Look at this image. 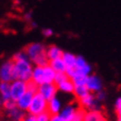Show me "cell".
Instances as JSON below:
<instances>
[{
    "mask_svg": "<svg viewBox=\"0 0 121 121\" xmlns=\"http://www.w3.org/2000/svg\"><path fill=\"white\" fill-rule=\"evenodd\" d=\"M12 63H13L15 80H22L26 81V82L31 80L33 63L27 57L26 52L25 51L17 52L13 56V58H12Z\"/></svg>",
    "mask_w": 121,
    "mask_h": 121,
    "instance_id": "1",
    "label": "cell"
},
{
    "mask_svg": "<svg viewBox=\"0 0 121 121\" xmlns=\"http://www.w3.org/2000/svg\"><path fill=\"white\" fill-rule=\"evenodd\" d=\"M27 57L37 67H44L49 65V59L47 57V48L42 43L35 42L27 46L25 49Z\"/></svg>",
    "mask_w": 121,
    "mask_h": 121,
    "instance_id": "2",
    "label": "cell"
},
{
    "mask_svg": "<svg viewBox=\"0 0 121 121\" xmlns=\"http://www.w3.org/2000/svg\"><path fill=\"white\" fill-rule=\"evenodd\" d=\"M66 73L70 79L76 74H81V76H84V77H88V76L91 74V66L86 61V59L83 57L77 56V61H76L74 68L67 69Z\"/></svg>",
    "mask_w": 121,
    "mask_h": 121,
    "instance_id": "3",
    "label": "cell"
},
{
    "mask_svg": "<svg viewBox=\"0 0 121 121\" xmlns=\"http://www.w3.org/2000/svg\"><path fill=\"white\" fill-rule=\"evenodd\" d=\"M47 110H48V101L46 99H43L39 93H36L33 95L27 112L31 114V116L36 117V116L42 113V112H46Z\"/></svg>",
    "mask_w": 121,
    "mask_h": 121,
    "instance_id": "4",
    "label": "cell"
},
{
    "mask_svg": "<svg viewBox=\"0 0 121 121\" xmlns=\"http://www.w3.org/2000/svg\"><path fill=\"white\" fill-rule=\"evenodd\" d=\"M15 80L13 74V63L12 60L4 61L0 66V82H8L10 83Z\"/></svg>",
    "mask_w": 121,
    "mask_h": 121,
    "instance_id": "5",
    "label": "cell"
},
{
    "mask_svg": "<svg viewBox=\"0 0 121 121\" xmlns=\"http://www.w3.org/2000/svg\"><path fill=\"white\" fill-rule=\"evenodd\" d=\"M27 92V82L22 80H13L10 82V93L11 99L17 101V100L25 95Z\"/></svg>",
    "mask_w": 121,
    "mask_h": 121,
    "instance_id": "6",
    "label": "cell"
},
{
    "mask_svg": "<svg viewBox=\"0 0 121 121\" xmlns=\"http://www.w3.org/2000/svg\"><path fill=\"white\" fill-rule=\"evenodd\" d=\"M57 92H58V88L55 83H43L38 87V93L47 101L57 97Z\"/></svg>",
    "mask_w": 121,
    "mask_h": 121,
    "instance_id": "7",
    "label": "cell"
},
{
    "mask_svg": "<svg viewBox=\"0 0 121 121\" xmlns=\"http://www.w3.org/2000/svg\"><path fill=\"white\" fill-rule=\"evenodd\" d=\"M79 103L81 106V109L88 111V110H100V102L97 100L95 95L93 93H89L84 98L79 100Z\"/></svg>",
    "mask_w": 121,
    "mask_h": 121,
    "instance_id": "8",
    "label": "cell"
},
{
    "mask_svg": "<svg viewBox=\"0 0 121 121\" xmlns=\"http://www.w3.org/2000/svg\"><path fill=\"white\" fill-rule=\"evenodd\" d=\"M86 87L88 88L90 93H98V92L102 91L103 83L101 81V79L97 74H90V76L87 77Z\"/></svg>",
    "mask_w": 121,
    "mask_h": 121,
    "instance_id": "9",
    "label": "cell"
},
{
    "mask_svg": "<svg viewBox=\"0 0 121 121\" xmlns=\"http://www.w3.org/2000/svg\"><path fill=\"white\" fill-rule=\"evenodd\" d=\"M78 110H79V107H77L76 104H67V106L62 107L59 116L61 117L63 121H71Z\"/></svg>",
    "mask_w": 121,
    "mask_h": 121,
    "instance_id": "10",
    "label": "cell"
},
{
    "mask_svg": "<svg viewBox=\"0 0 121 121\" xmlns=\"http://www.w3.org/2000/svg\"><path fill=\"white\" fill-rule=\"evenodd\" d=\"M33 95H33L32 92L27 91L25 95H22L21 97L16 101L17 107H18L19 109H21V110L27 112V110H28V108H29V106H30V103H31V100H32Z\"/></svg>",
    "mask_w": 121,
    "mask_h": 121,
    "instance_id": "11",
    "label": "cell"
},
{
    "mask_svg": "<svg viewBox=\"0 0 121 121\" xmlns=\"http://www.w3.org/2000/svg\"><path fill=\"white\" fill-rule=\"evenodd\" d=\"M62 109V102L61 100L59 99L58 97H55L52 98L51 100L48 101V112L51 114V116H55V114H59L60 111Z\"/></svg>",
    "mask_w": 121,
    "mask_h": 121,
    "instance_id": "12",
    "label": "cell"
},
{
    "mask_svg": "<svg viewBox=\"0 0 121 121\" xmlns=\"http://www.w3.org/2000/svg\"><path fill=\"white\" fill-rule=\"evenodd\" d=\"M83 121H107L101 110H84Z\"/></svg>",
    "mask_w": 121,
    "mask_h": 121,
    "instance_id": "13",
    "label": "cell"
},
{
    "mask_svg": "<svg viewBox=\"0 0 121 121\" xmlns=\"http://www.w3.org/2000/svg\"><path fill=\"white\" fill-rule=\"evenodd\" d=\"M31 81L35 82L37 86H41L44 83L43 81V67H37L35 66L31 74Z\"/></svg>",
    "mask_w": 121,
    "mask_h": 121,
    "instance_id": "14",
    "label": "cell"
},
{
    "mask_svg": "<svg viewBox=\"0 0 121 121\" xmlns=\"http://www.w3.org/2000/svg\"><path fill=\"white\" fill-rule=\"evenodd\" d=\"M49 66L51 67L52 70L55 71L56 73H66V71H67V67L65 65V62H63L62 58L49 61Z\"/></svg>",
    "mask_w": 121,
    "mask_h": 121,
    "instance_id": "15",
    "label": "cell"
},
{
    "mask_svg": "<svg viewBox=\"0 0 121 121\" xmlns=\"http://www.w3.org/2000/svg\"><path fill=\"white\" fill-rule=\"evenodd\" d=\"M63 51L57 46H50L49 48H47V57L49 59V61L56 60V59L62 58Z\"/></svg>",
    "mask_w": 121,
    "mask_h": 121,
    "instance_id": "16",
    "label": "cell"
},
{
    "mask_svg": "<svg viewBox=\"0 0 121 121\" xmlns=\"http://www.w3.org/2000/svg\"><path fill=\"white\" fill-rule=\"evenodd\" d=\"M8 117L10 119V121H21L23 118L26 117V111L19 109L18 107L13 108L12 110L8 111Z\"/></svg>",
    "mask_w": 121,
    "mask_h": 121,
    "instance_id": "17",
    "label": "cell"
},
{
    "mask_svg": "<svg viewBox=\"0 0 121 121\" xmlns=\"http://www.w3.org/2000/svg\"><path fill=\"white\" fill-rule=\"evenodd\" d=\"M57 88H58L59 91L65 92V93H73L74 84H73V82H72V80L69 78V79L65 80L63 82H61L60 84H58Z\"/></svg>",
    "mask_w": 121,
    "mask_h": 121,
    "instance_id": "18",
    "label": "cell"
},
{
    "mask_svg": "<svg viewBox=\"0 0 121 121\" xmlns=\"http://www.w3.org/2000/svg\"><path fill=\"white\" fill-rule=\"evenodd\" d=\"M62 60L65 65H66L67 69H72L76 66V61H77V56H74L71 52H63Z\"/></svg>",
    "mask_w": 121,
    "mask_h": 121,
    "instance_id": "19",
    "label": "cell"
},
{
    "mask_svg": "<svg viewBox=\"0 0 121 121\" xmlns=\"http://www.w3.org/2000/svg\"><path fill=\"white\" fill-rule=\"evenodd\" d=\"M56 78V72L49 65L43 67V81L44 83H53Z\"/></svg>",
    "mask_w": 121,
    "mask_h": 121,
    "instance_id": "20",
    "label": "cell"
},
{
    "mask_svg": "<svg viewBox=\"0 0 121 121\" xmlns=\"http://www.w3.org/2000/svg\"><path fill=\"white\" fill-rule=\"evenodd\" d=\"M0 95H1L2 102L6 101V100L11 99L10 83H8V82H0Z\"/></svg>",
    "mask_w": 121,
    "mask_h": 121,
    "instance_id": "21",
    "label": "cell"
},
{
    "mask_svg": "<svg viewBox=\"0 0 121 121\" xmlns=\"http://www.w3.org/2000/svg\"><path fill=\"white\" fill-rule=\"evenodd\" d=\"M90 93V91L88 90V88L86 87V84L83 86H76L73 90V95L78 100H81L82 98H84L86 95H88Z\"/></svg>",
    "mask_w": 121,
    "mask_h": 121,
    "instance_id": "22",
    "label": "cell"
},
{
    "mask_svg": "<svg viewBox=\"0 0 121 121\" xmlns=\"http://www.w3.org/2000/svg\"><path fill=\"white\" fill-rule=\"evenodd\" d=\"M71 80L73 82L74 87H76V86H83V84H86L87 77L81 76V74H76V76H73V77L71 78Z\"/></svg>",
    "mask_w": 121,
    "mask_h": 121,
    "instance_id": "23",
    "label": "cell"
},
{
    "mask_svg": "<svg viewBox=\"0 0 121 121\" xmlns=\"http://www.w3.org/2000/svg\"><path fill=\"white\" fill-rule=\"evenodd\" d=\"M2 107H4V110L8 112V111L12 110L13 108H16V107H17V103H16L15 100L9 99V100H6V101H4V102H2Z\"/></svg>",
    "mask_w": 121,
    "mask_h": 121,
    "instance_id": "24",
    "label": "cell"
},
{
    "mask_svg": "<svg viewBox=\"0 0 121 121\" xmlns=\"http://www.w3.org/2000/svg\"><path fill=\"white\" fill-rule=\"evenodd\" d=\"M67 79H69V77L67 76V73H56V78H55L53 83H55L56 86H58V84H60L61 82L67 80Z\"/></svg>",
    "mask_w": 121,
    "mask_h": 121,
    "instance_id": "25",
    "label": "cell"
},
{
    "mask_svg": "<svg viewBox=\"0 0 121 121\" xmlns=\"http://www.w3.org/2000/svg\"><path fill=\"white\" fill-rule=\"evenodd\" d=\"M38 87H39V86H37V84L35 83V82H32L31 80L27 82V91L32 92L33 95L38 93Z\"/></svg>",
    "mask_w": 121,
    "mask_h": 121,
    "instance_id": "26",
    "label": "cell"
},
{
    "mask_svg": "<svg viewBox=\"0 0 121 121\" xmlns=\"http://www.w3.org/2000/svg\"><path fill=\"white\" fill-rule=\"evenodd\" d=\"M50 118H51V114L48 111H46V112L36 116V121H50Z\"/></svg>",
    "mask_w": 121,
    "mask_h": 121,
    "instance_id": "27",
    "label": "cell"
},
{
    "mask_svg": "<svg viewBox=\"0 0 121 121\" xmlns=\"http://www.w3.org/2000/svg\"><path fill=\"white\" fill-rule=\"evenodd\" d=\"M83 116H84V110L81 109V108H79V110L77 111L76 116H74L73 119L71 121H83Z\"/></svg>",
    "mask_w": 121,
    "mask_h": 121,
    "instance_id": "28",
    "label": "cell"
},
{
    "mask_svg": "<svg viewBox=\"0 0 121 121\" xmlns=\"http://www.w3.org/2000/svg\"><path fill=\"white\" fill-rule=\"evenodd\" d=\"M114 109L117 111V113H121V97H119L114 103Z\"/></svg>",
    "mask_w": 121,
    "mask_h": 121,
    "instance_id": "29",
    "label": "cell"
},
{
    "mask_svg": "<svg viewBox=\"0 0 121 121\" xmlns=\"http://www.w3.org/2000/svg\"><path fill=\"white\" fill-rule=\"evenodd\" d=\"M95 98H97V100L99 101V102H102L103 100L106 99V93L103 91H100V92H98V93H95Z\"/></svg>",
    "mask_w": 121,
    "mask_h": 121,
    "instance_id": "30",
    "label": "cell"
},
{
    "mask_svg": "<svg viewBox=\"0 0 121 121\" xmlns=\"http://www.w3.org/2000/svg\"><path fill=\"white\" fill-rule=\"evenodd\" d=\"M42 33H43L44 37H51L52 35H53V31H52V29H49V28H47V29H43V30H42Z\"/></svg>",
    "mask_w": 121,
    "mask_h": 121,
    "instance_id": "31",
    "label": "cell"
},
{
    "mask_svg": "<svg viewBox=\"0 0 121 121\" xmlns=\"http://www.w3.org/2000/svg\"><path fill=\"white\" fill-rule=\"evenodd\" d=\"M21 121H36V117L28 113V114H26V117L23 118Z\"/></svg>",
    "mask_w": 121,
    "mask_h": 121,
    "instance_id": "32",
    "label": "cell"
},
{
    "mask_svg": "<svg viewBox=\"0 0 121 121\" xmlns=\"http://www.w3.org/2000/svg\"><path fill=\"white\" fill-rule=\"evenodd\" d=\"M50 121H63V120L61 119V117H60L59 114H55V116H51Z\"/></svg>",
    "mask_w": 121,
    "mask_h": 121,
    "instance_id": "33",
    "label": "cell"
},
{
    "mask_svg": "<svg viewBox=\"0 0 121 121\" xmlns=\"http://www.w3.org/2000/svg\"><path fill=\"white\" fill-rule=\"evenodd\" d=\"M117 120L121 121V113H117Z\"/></svg>",
    "mask_w": 121,
    "mask_h": 121,
    "instance_id": "34",
    "label": "cell"
},
{
    "mask_svg": "<svg viewBox=\"0 0 121 121\" xmlns=\"http://www.w3.org/2000/svg\"><path fill=\"white\" fill-rule=\"evenodd\" d=\"M0 104H2V99H1V95H0Z\"/></svg>",
    "mask_w": 121,
    "mask_h": 121,
    "instance_id": "35",
    "label": "cell"
}]
</instances>
